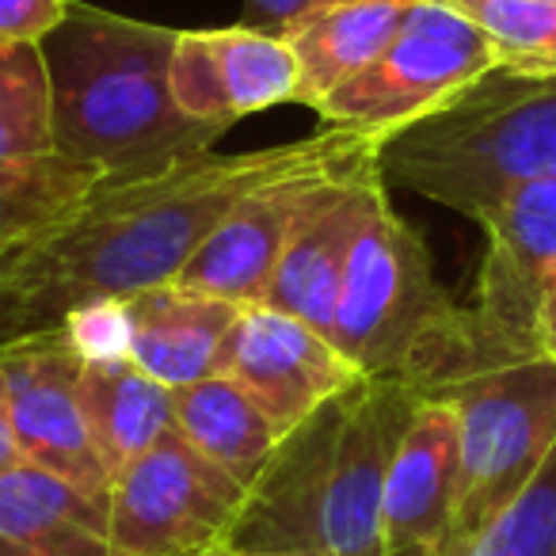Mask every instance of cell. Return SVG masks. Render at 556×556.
Instances as JSON below:
<instances>
[{
	"label": "cell",
	"mask_w": 556,
	"mask_h": 556,
	"mask_svg": "<svg viewBox=\"0 0 556 556\" xmlns=\"http://www.w3.org/2000/svg\"><path fill=\"white\" fill-rule=\"evenodd\" d=\"M488 70H495V50L477 24L446 0H416L378 62L336 88L317 118L386 146V138L462 96Z\"/></svg>",
	"instance_id": "obj_7"
},
{
	"label": "cell",
	"mask_w": 556,
	"mask_h": 556,
	"mask_svg": "<svg viewBox=\"0 0 556 556\" xmlns=\"http://www.w3.org/2000/svg\"><path fill=\"white\" fill-rule=\"evenodd\" d=\"M248 4V27H263V31H290L298 20L313 16L317 9L332 4V0H244Z\"/></svg>",
	"instance_id": "obj_26"
},
{
	"label": "cell",
	"mask_w": 556,
	"mask_h": 556,
	"mask_svg": "<svg viewBox=\"0 0 556 556\" xmlns=\"http://www.w3.org/2000/svg\"><path fill=\"white\" fill-rule=\"evenodd\" d=\"M0 556H111V495L20 462L0 472Z\"/></svg>",
	"instance_id": "obj_17"
},
{
	"label": "cell",
	"mask_w": 556,
	"mask_h": 556,
	"mask_svg": "<svg viewBox=\"0 0 556 556\" xmlns=\"http://www.w3.org/2000/svg\"><path fill=\"white\" fill-rule=\"evenodd\" d=\"M442 401L457 416L462 477H457L454 553L462 556L541 472L556 446V363L477 370L442 386Z\"/></svg>",
	"instance_id": "obj_6"
},
{
	"label": "cell",
	"mask_w": 556,
	"mask_h": 556,
	"mask_svg": "<svg viewBox=\"0 0 556 556\" xmlns=\"http://www.w3.org/2000/svg\"><path fill=\"white\" fill-rule=\"evenodd\" d=\"M244 492L172 424L111 484V556L214 553Z\"/></svg>",
	"instance_id": "obj_9"
},
{
	"label": "cell",
	"mask_w": 556,
	"mask_h": 556,
	"mask_svg": "<svg viewBox=\"0 0 556 556\" xmlns=\"http://www.w3.org/2000/svg\"><path fill=\"white\" fill-rule=\"evenodd\" d=\"M412 4L416 0H332L282 31L298 62V103L317 111L336 88L378 62Z\"/></svg>",
	"instance_id": "obj_18"
},
{
	"label": "cell",
	"mask_w": 556,
	"mask_h": 556,
	"mask_svg": "<svg viewBox=\"0 0 556 556\" xmlns=\"http://www.w3.org/2000/svg\"><path fill=\"white\" fill-rule=\"evenodd\" d=\"M80 408L111 480L172 427V389L149 378L126 351L85 355Z\"/></svg>",
	"instance_id": "obj_19"
},
{
	"label": "cell",
	"mask_w": 556,
	"mask_h": 556,
	"mask_svg": "<svg viewBox=\"0 0 556 556\" xmlns=\"http://www.w3.org/2000/svg\"><path fill=\"white\" fill-rule=\"evenodd\" d=\"M386 184L484 222L500 202L556 179V77L488 70L462 96L381 146Z\"/></svg>",
	"instance_id": "obj_4"
},
{
	"label": "cell",
	"mask_w": 556,
	"mask_h": 556,
	"mask_svg": "<svg viewBox=\"0 0 556 556\" xmlns=\"http://www.w3.org/2000/svg\"><path fill=\"white\" fill-rule=\"evenodd\" d=\"M172 424L202 457L252 488L278 450V431L263 408L225 374L184 386L172 393Z\"/></svg>",
	"instance_id": "obj_20"
},
{
	"label": "cell",
	"mask_w": 556,
	"mask_h": 556,
	"mask_svg": "<svg viewBox=\"0 0 556 556\" xmlns=\"http://www.w3.org/2000/svg\"><path fill=\"white\" fill-rule=\"evenodd\" d=\"M386 199L389 191L381 156L366 161L348 176H336L302 214L260 305L290 313V317L332 336L336 302H340L351 252L370 225L374 210Z\"/></svg>",
	"instance_id": "obj_13"
},
{
	"label": "cell",
	"mask_w": 556,
	"mask_h": 556,
	"mask_svg": "<svg viewBox=\"0 0 556 556\" xmlns=\"http://www.w3.org/2000/svg\"><path fill=\"white\" fill-rule=\"evenodd\" d=\"M24 462L16 446V434H12V416H9V386H4V370H0V472L16 469Z\"/></svg>",
	"instance_id": "obj_27"
},
{
	"label": "cell",
	"mask_w": 556,
	"mask_h": 556,
	"mask_svg": "<svg viewBox=\"0 0 556 556\" xmlns=\"http://www.w3.org/2000/svg\"><path fill=\"white\" fill-rule=\"evenodd\" d=\"M378 156L381 141H358V146L340 149V153L320 156V161H309L302 168H290L260 184L210 232L206 244L179 270L176 282L240 305H260L270 278H275L278 260H282L313 199L336 176H348V172L363 168L366 161H378Z\"/></svg>",
	"instance_id": "obj_10"
},
{
	"label": "cell",
	"mask_w": 556,
	"mask_h": 556,
	"mask_svg": "<svg viewBox=\"0 0 556 556\" xmlns=\"http://www.w3.org/2000/svg\"><path fill=\"white\" fill-rule=\"evenodd\" d=\"M103 179H111L108 172L65 156L0 168V275L54 225H62Z\"/></svg>",
	"instance_id": "obj_21"
},
{
	"label": "cell",
	"mask_w": 556,
	"mask_h": 556,
	"mask_svg": "<svg viewBox=\"0 0 556 556\" xmlns=\"http://www.w3.org/2000/svg\"><path fill=\"white\" fill-rule=\"evenodd\" d=\"M480 229L484 260L465 305V374L541 358L538 313L556 282V179L515 191Z\"/></svg>",
	"instance_id": "obj_8"
},
{
	"label": "cell",
	"mask_w": 556,
	"mask_h": 556,
	"mask_svg": "<svg viewBox=\"0 0 556 556\" xmlns=\"http://www.w3.org/2000/svg\"><path fill=\"white\" fill-rule=\"evenodd\" d=\"M332 343L363 378L401 381L419 396L465 374V309L439 287L431 252L389 199L351 252Z\"/></svg>",
	"instance_id": "obj_5"
},
{
	"label": "cell",
	"mask_w": 556,
	"mask_h": 556,
	"mask_svg": "<svg viewBox=\"0 0 556 556\" xmlns=\"http://www.w3.org/2000/svg\"><path fill=\"white\" fill-rule=\"evenodd\" d=\"M50 156H58V141L42 42H0V168Z\"/></svg>",
	"instance_id": "obj_22"
},
{
	"label": "cell",
	"mask_w": 556,
	"mask_h": 556,
	"mask_svg": "<svg viewBox=\"0 0 556 556\" xmlns=\"http://www.w3.org/2000/svg\"><path fill=\"white\" fill-rule=\"evenodd\" d=\"M172 96L187 118L229 130L237 118L255 111L298 103V62L287 39L263 27L179 31Z\"/></svg>",
	"instance_id": "obj_14"
},
{
	"label": "cell",
	"mask_w": 556,
	"mask_h": 556,
	"mask_svg": "<svg viewBox=\"0 0 556 556\" xmlns=\"http://www.w3.org/2000/svg\"><path fill=\"white\" fill-rule=\"evenodd\" d=\"M217 374L232 378L260 404L278 439L366 381L332 336L270 305H248L225 340Z\"/></svg>",
	"instance_id": "obj_12"
},
{
	"label": "cell",
	"mask_w": 556,
	"mask_h": 556,
	"mask_svg": "<svg viewBox=\"0 0 556 556\" xmlns=\"http://www.w3.org/2000/svg\"><path fill=\"white\" fill-rule=\"evenodd\" d=\"M538 355L553 358V363H556V282H553V290L545 294L541 313H538Z\"/></svg>",
	"instance_id": "obj_28"
},
{
	"label": "cell",
	"mask_w": 556,
	"mask_h": 556,
	"mask_svg": "<svg viewBox=\"0 0 556 556\" xmlns=\"http://www.w3.org/2000/svg\"><path fill=\"white\" fill-rule=\"evenodd\" d=\"M462 556H556V446L526 492Z\"/></svg>",
	"instance_id": "obj_24"
},
{
	"label": "cell",
	"mask_w": 556,
	"mask_h": 556,
	"mask_svg": "<svg viewBox=\"0 0 556 556\" xmlns=\"http://www.w3.org/2000/svg\"><path fill=\"white\" fill-rule=\"evenodd\" d=\"M248 305L191 290L184 282L115 302L123 351L172 393L217 374L222 351Z\"/></svg>",
	"instance_id": "obj_16"
},
{
	"label": "cell",
	"mask_w": 556,
	"mask_h": 556,
	"mask_svg": "<svg viewBox=\"0 0 556 556\" xmlns=\"http://www.w3.org/2000/svg\"><path fill=\"white\" fill-rule=\"evenodd\" d=\"M73 0H0V42H42L70 16Z\"/></svg>",
	"instance_id": "obj_25"
},
{
	"label": "cell",
	"mask_w": 556,
	"mask_h": 556,
	"mask_svg": "<svg viewBox=\"0 0 556 556\" xmlns=\"http://www.w3.org/2000/svg\"><path fill=\"white\" fill-rule=\"evenodd\" d=\"M462 442L457 416L442 396H424L393 454L381 503L386 556H457L454 515Z\"/></svg>",
	"instance_id": "obj_15"
},
{
	"label": "cell",
	"mask_w": 556,
	"mask_h": 556,
	"mask_svg": "<svg viewBox=\"0 0 556 556\" xmlns=\"http://www.w3.org/2000/svg\"><path fill=\"white\" fill-rule=\"evenodd\" d=\"M9 416L20 457L92 495H111V472L80 408L85 348L70 328L0 343Z\"/></svg>",
	"instance_id": "obj_11"
},
{
	"label": "cell",
	"mask_w": 556,
	"mask_h": 556,
	"mask_svg": "<svg viewBox=\"0 0 556 556\" xmlns=\"http://www.w3.org/2000/svg\"><path fill=\"white\" fill-rule=\"evenodd\" d=\"M199 556H237V553H229V548H214V553H199Z\"/></svg>",
	"instance_id": "obj_29"
},
{
	"label": "cell",
	"mask_w": 556,
	"mask_h": 556,
	"mask_svg": "<svg viewBox=\"0 0 556 556\" xmlns=\"http://www.w3.org/2000/svg\"><path fill=\"white\" fill-rule=\"evenodd\" d=\"M176 39L172 27L73 0L65 24L42 39L58 156L126 179L210 153L225 126L176 108Z\"/></svg>",
	"instance_id": "obj_3"
},
{
	"label": "cell",
	"mask_w": 556,
	"mask_h": 556,
	"mask_svg": "<svg viewBox=\"0 0 556 556\" xmlns=\"http://www.w3.org/2000/svg\"><path fill=\"white\" fill-rule=\"evenodd\" d=\"M484 31L495 65L530 77H556V0H446Z\"/></svg>",
	"instance_id": "obj_23"
},
{
	"label": "cell",
	"mask_w": 556,
	"mask_h": 556,
	"mask_svg": "<svg viewBox=\"0 0 556 556\" xmlns=\"http://www.w3.org/2000/svg\"><path fill=\"white\" fill-rule=\"evenodd\" d=\"M424 396L358 381L278 442L222 548L237 556H386L381 503L393 454Z\"/></svg>",
	"instance_id": "obj_2"
},
{
	"label": "cell",
	"mask_w": 556,
	"mask_h": 556,
	"mask_svg": "<svg viewBox=\"0 0 556 556\" xmlns=\"http://www.w3.org/2000/svg\"><path fill=\"white\" fill-rule=\"evenodd\" d=\"M358 141L378 138L320 126L290 146L252 153L210 149L146 176L103 179L0 275V343L54 332L85 309L176 282L248 191Z\"/></svg>",
	"instance_id": "obj_1"
}]
</instances>
